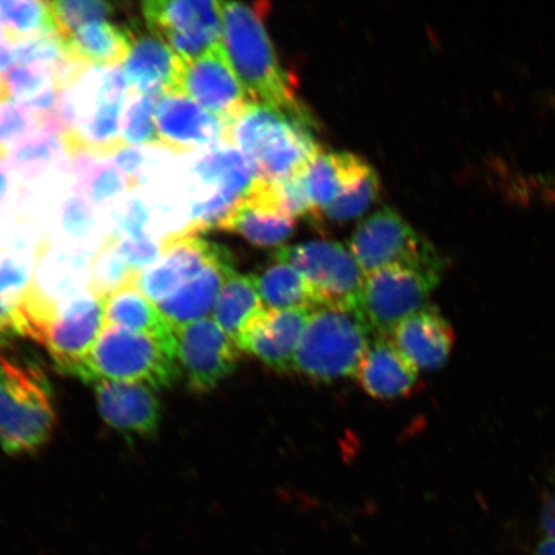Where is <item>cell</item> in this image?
<instances>
[{
	"label": "cell",
	"instance_id": "cell-1",
	"mask_svg": "<svg viewBox=\"0 0 555 555\" xmlns=\"http://www.w3.org/2000/svg\"><path fill=\"white\" fill-rule=\"evenodd\" d=\"M267 10L262 3L221 2V44L249 100L282 111L311 128V116L298 101L295 82L282 67L269 38L263 23Z\"/></svg>",
	"mask_w": 555,
	"mask_h": 555
},
{
	"label": "cell",
	"instance_id": "cell-2",
	"mask_svg": "<svg viewBox=\"0 0 555 555\" xmlns=\"http://www.w3.org/2000/svg\"><path fill=\"white\" fill-rule=\"evenodd\" d=\"M225 141L247 158L256 178L268 183L297 176L322 152L308 125L259 102L247 104L228 128Z\"/></svg>",
	"mask_w": 555,
	"mask_h": 555
},
{
	"label": "cell",
	"instance_id": "cell-3",
	"mask_svg": "<svg viewBox=\"0 0 555 555\" xmlns=\"http://www.w3.org/2000/svg\"><path fill=\"white\" fill-rule=\"evenodd\" d=\"M371 336L356 310L312 309L296 347L293 371L317 382L353 377L372 343Z\"/></svg>",
	"mask_w": 555,
	"mask_h": 555
},
{
	"label": "cell",
	"instance_id": "cell-4",
	"mask_svg": "<svg viewBox=\"0 0 555 555\" xmlns=\"http://www.w3.org/2000/svg\"><path fill=\"white\" fill-rule=\"evenodd\" d=\"M85 382H135L154 390L180 377L176 352L157 339L106 325L89 356L69 373Z\"/></svg>",
	"mask_w": 555,
	"mask_h": 555
},
{
	"label": "cell",
	"instance_id": "cell-5",
	"mask_svg": "<svg viewBox=\"0 0 555 555\" xmlns=\"http://www.w3.org/2000/svg\"><path fill=\"white\" fill-rule=\"evenodd\" d=\"M57 414L51 386L33 365L5 359L0 385V447L10 455L30 454L50 441Z\"/></svg>",
	"mask_w": 555,
	"mask_h": 555
},
{
	"label": "cell",
	"instance_id": "cell-6",
	"mask_svg": "<svg viewBox=\"0 0 555 555\" xmlns=\"http://www.w3.org/2000/svg\"><path fill=\"white\" fill-rule=\"evenodd\" d=\"M186 234L218 228L246 196L256 180L251 164L229 142L199 152L191 166Z\"/></svg>",
	"mask_w": 555,
	"mask_h": 555
},
{
	"label": "cell",
	"instance_id": "cell-7",
	"mask_svg": "<svg viewBox=\"0 0 555 555\" xmlns=\"http://www.w3.org/2000/svg\"><path fill=\"white\" fill-rule=\"evenodd\" d=\"M364 275L391 267L443 272L446 262L433 243L423 238L393 208L384 207L360 223L349 242Z\"/></svg>",
	"mask_w": 555,
	"mask_h": 555
},
{
	"label": "cell",
	"instance_id": "cell-8",
	"mask_svg": "<svg viewBox=\"0 0 555 555\" xmlns=\"http://www.w3.org/2000/svg\"><path fill=\"white\" fill-rule=\"evenodd\" d=\"M442 272L391 267L365 276L358 312L374 337H390L406 318L428 307Z\"/></svg>",
	"mask_w": 555,
	"mask_h": 555
},
{
	"label": "cell",
	"instance_id": "cell-9",
	"mask_svg": "<svg viewBox=\"0 0 555 555\" xmlns=\"http://www.w3.org/2000/svg\"><path fill=\"white\" fill-rule=\"evenodd\" d=\"M274 261L288 263L309 283L319 307H337L358 311L365 275L343 243L310 241L282 246Z\"/></svg>",
	"mask_w": 555,
	"mask_h": 555
},
{
	"label": "cell",
	"instance_id": "cell-10",
	"mask_svg": "<svg viewBox=\"0 0 555 555\" xmlns=\"http://www.w3.org/2000/svg\"><path fill=\"white\" fill-rule=\"evenodd\" d=\"M145 24L154 37L189 61L223 40L221 2L211 0H149L143 3Z\"/></svg>",
	"mask_w": 555,
	"mask_h": 555
},
{
	"label": "cell",
	"instance_id": "cell-11",
	"mask_svg": "<svg viewBox=\"0 0 555 555\" xmlns=\"http://www.w3.org/2000/svg\"><path fill=\"white\" fill-rule=\"evenodd\" d=\"M240 347L211 317L176 331V359L180 376L193 392L212 391L235 371Z\"/></svg>",
	"mask_w": 555,
	"mask_h": 555
},
{
	"label": "cell",
	"instance_id": "cell-12",
	"mask_svg": "<svg viewBox=\"0 0 555 555\" xmlns=\"http://www.w3.org/2000/svg\"><path fill=\"white\" fill-rule=\"evenodd\" d=\"M178 92L190 96L228 127L253 102L229 62L223 44L199 57L183 61Z\"/></svg>",
	"mask_w": 555,
	"mask_h": 555
},
{
	"label": "cell",
	"instance_id": "cell-13",
	"mask_svg": "<svg viewBox=\"0 0 555 555\" xmlns=\"http://www.w3.org/2000/svg\"><path fill=\"white\" fill-rule=\"evenodd\" d=\"M106 327V300L89 289L59 305L48 330L44 346L59 370L72 373Z\"/></svg>",
	"mask_w": 555,
	"mask_h": 555
},
{
	"label": "cell",
	"instance_id": "cell-14",
	"mask_svg": "<svg viewBox=\"0 0 555 555\" xmlns=\"http://www.w3.org/2000/svg\"><path fill=\"white\" fill-rule=\"evenodd\" d=\"M156 125L158 149L178 155L199 154L224 142L229 128L219 117L178 90L159 95Z\"/></svg>",
	"mask_w": 555,
	"mask_h": 555
},
{
	"label": "cell",
	"instance_id": "cell-15",
	"mask_svg": "<svg viewBox=\"0 0 555 555\" xmlns=\"http://www.w3.org/2000/svg\"><path fill=\"white\" fill-rule=\"evenodd\" d=\"M223 248L198 235L165 242L159 259L139 274L137 287L157 307L203 272Z\"/></svg>",
	"mask_w": 555,
	"mask_h": 555
},
{
	"label": "cell",
	"instance_id": "cell-16",
	"mask_svg": "<svg viewBox=\"0 0 555 555\" xmlns=\"http://www.w3.org/2000/svg\"><path fill=\"white\" fill-rule=\"evenodd\" d=\"M296 220L282 210L275 184L256 178L218 229L238 234L258 247H281L293 235Z\"/></svg>",
	"mask_w": 555,
	"mask_h": 555
},
{
	"label": "cell",
	"instance_id": "cell-17",
	"mask_svg": "<svg viewBox=\"0 0 555 555\" xmlns=\"http://www.w3.org/2000/svg\"><path fill=\"white\" fill-rule=\"evenodd\" d=\"M310 312V309L263 310L243 333L240 350L251 353L275 372L293 371L296 347Z\"/></svg>",
	"mask_w": 555,
	"mask_h": 555
},
{
	"label": "cell",
	"instance_id": "cell-18",
	"mask_svg": "<svg viewBox=\"0 0 555 555\" xmlns=\"http://www.w3.org/2000/svg\"><path fill=\"white\" fill-rule=\"evenodd\" d=\"M94 391L103 421L117 433L138 437L157 433L162 404L154 388L135 382H99Z\"/></svg>",
	"mask_w": 555,
	"mask_h": 555
},
{
	"label": "cell",
	"instance_id": "cell-19",
	"mask_svg": "<svg viewBox=\"0 0 555 555\" xmlns=\"http://www.w3.org/2000/svg\"><path fill=\"white\" fill-rule=\"evenodd\" d=\"M416 370L433 372L448 363L455 333L433 305L402 321L388 337Z\"/></svg>",
	"mask_w": 555,
	"mask_h": 555
},
{
	"label": "cell",
	"instance_id": "cell-20",
	"mask_svg": "<svg viewBox=\"0 0 555 555\" xmlns=\"http://www.w3.org/2000/svg\"><path fill=\"white\" fill-rule=\"evenodd\" d=\"M353 378L373 399L395 400L412 393L418 370L390 338L374 337Z\"/></svg>",
	"mask_w": 555,
	"mask_h": 555
},
{
	"label": "cell",
	"instance_id": "cell-21",
	"mask_svg": "<svg viewBox=\"0 0 555 555\" xmlns=\"http://www.w3.org/2000/svg\"><path fill=\"white\" fill-rule=\"evenodd\" d=\"M234 273L232 256L223 248L203 272L168 300L157 305V308L173 332L183 325L211 317L221 288Z\"/></svg>",
	"mask_w": 555,
	"mask_h": 555
},
{
	"label": "cell",
	"instance_id": "cell-22",
	"mask_svg": "<svg viewBox=\"0 0 555 555\" xmlns=\"http://www.w3.org/2000/svg\"><path fill=\"white\" fill-rule=\"evenodd\" d=\"M183 61L156 37L133 40L122 73L131 94H163L178 90Z\"/></svg>",
	"mask_w": 555,
	"mask_h": 555
},
{
	"label": "cell",
	"instance_id": "cell-23",
	"mask_svg": "<svg viewBox=\"0 0 555 555\" xmlns=\"http://www.w3.org/2000/svg\"><path fill=\"white\" fill-rule=\"evenodd\" d=\"M372 169L362 157L349 152H319L304 170L305 185L315 208L317 220L321 219L325 207Z\"/></svg>",
	"mask_w": 555,
	"mask_h": 555
},
{
	"label": "cell",
	"instance_id": "cell-24",
	"mask_svg": "<svg viewBox=\"0 0 555 555\" xmlns=\"http://www.w3.org/2000/svg\"><path fill=\"white\" fill-rule=\"evenodd\" d=\"M106 325L157 339L176 352V332L156 305L139 291L137 283L107 298Z\"/></svg>",
	"mask_w": 555,
	"mask_h": 555
},
{
	"label": "cell",
	"instance_id": "cell-25",
	"mask_svg": "<svg viewBox=\"0 0 555 555\" xmlns=\"http://www.w3.org/2000/svg\"><path fill=\"white\" fill-rule=\"evenodd\" d=\"M38 253L24 248L0 253V336H23L21 309L33 282Z\"/></svg>",
	"mask_w": 555,
	"mask_h": 555
},
{
	"label": "cell",
	"instance_id": "cell-26",
	"mask_svg": "<svg viewBox=\"0 0 555 555\" xmlns=\"http://www.w3.org/2000/svg\"><path fill=\"white\" fill-rule=\"evenodd\" d=\"M62 40L69 57L87 66L113 68L127 61L134 39L125 27L96 23L81 27Z\"/></svg>",
	"mask_w": 555,
	"mask_h": 555
},
{
	"label": "cell",
	"instance_id": "cell-27",
	"mask_svg": "<svg viewBox=\"0 0 555 555\" xmlns=\"http://www.w3.org/2000/svg\"><path fill=\"white\" fill-rule=\"evenodd\" d=\"M263 310L254 276L235 272L221 288L211 318L238 346L243 333Z\"/></svg>",
	"mask_w": 555,
	"mask_h": 555
},
{
	"label": "cell",
	"instance_id": "cell-28",
	"mask_svg": "<svg viewBox=\"0 0 555 555\" xmlns=\"http://www.w3.org/2000/svg\"><path fill=\"white\" fill-rule=\"evenodd\" d=\"M253 276L266 309L312 310L319 307L307 280L288 263L275 261Z\"/></svg>",
	"mask_w": 555,
	"mask_h": 555
},
{
	"label": "cell",
	"instance_id": "cell-29",
	"mask_svg": "<svg viewBox=\"0 0 555 555\" xmlns=\"http://www.w3.org/2000/svg\"><path fill=\"white\" fill-rule=\"evenodd\" d=\"M74 192L79 193L94 208L114 206L128 189L127 179L114 163L94 162L88 155L75 156Z\"/></svg>",
	"mask_w": 555,
	"mask_h": 555
},
{
	"label": "cell",
	"instance_id": "cell-30",
	"mask_svg": "<svg viewBox=\"0 0 555 555\" xmlns=\"http://www.w3.org/2000/svg\"><path fill=\"white\" fill-rule=\"evenodd\" d=\"M57 247L72 251L94 255L104 238L100 237V221L96 219L94 207L79 193L66 198L59 215Z\"/></svg>",
	"mask_w": 555,
	"mask_h": 555
},
{
	"label": "cell",
	"instance_id": "cell-31",
	"mask_svg": "<svg viewBox=\"0 0 555 555\" xmlns=\"http://www.w3.org/2000/svg\"><path fill=\"white\" fill-rule=\"evenodd\" d=\"M0 26L12 46L57 34L50 2L0 0Z\"/></svg>",
	"mask_w": 555,
	"mask_h": 555
},
{
	"label": "cell",
	"instance_id": "cell-32",
	"mask_svg": "<svg viewBox=\"0 0 555 555\" xmlns=\"http://www.w3.org/2000/svg\"><path fill=\"white\" fill-rule=\"evenodd\" d=\"M139 274L133 272L120 253L119 238L113 233L104 237L102 245L90 260L88 289L107 300L117 291L137 283Z\"/></svg>",
	"mask_w": 555,
	"mask_h": 555
},
{
	"label": "cell",
	"instance_id": "cell-33",
	"mask_svg": "<svg viewBox=\"0 0 555 555\" xmlns=\"http://www.w3.org/2000/svg\"><path fill=\"white\" fill-rule=\"evenodd\" d=\"M494 173L505 196L520 204L543 205L555 210V172H530L496 165Z\"/></svg>",
	"mask_w": 555,
	"mask_h": 555
},
{
	"label": "cell",
	"instance_id": "cell-34",
	"mask_svg": "<svg viewBox=\"0 0 555 555\" xmlns=\"http://www.w3.org/2000/svg\"><path fill=\"white\" fill-rule=\"evenodd\" d=\"M62 150L61 135L37 131L11 149L10 169L26 180L37 178L57 162Z\"/></svg>",
	"mask_w": 555,
	"mask_h": 555
},
{
	"label": "cell",
	"instance_id": "cell-35",
	"mask_svg": "<svg viewBox=\"0 0 555 555\" xmlns=\"http://www.w3.org/2000/svg\"><path fill=\"white\" fill-rule=\"evenodd\" d=\"M162 94H130L122 115V137L127 145L158 147L156 106Z\"/></svg>",
	"mask_w": 555,
	"mask_h": 555
},
{
	"label": "cell",
	"instance_id": "cell-36",
	"mask_svg": "<svg viewBox=\"0 0 555 555\" xmlns=\"http://www.w3.org/2000/svg\"><path fill=\"white\" fill-rule=\"evenodd\" d=\"M13 102L30 108L43 96L59 89L53 69L39 65H16L3 75Z\"/></svg>",
	"mask_w": 555,
	"mask_h": 555
},
{
	"label": "cell",
	"instance_id": "cell-37",
	"mask_svg": "<svg viewBox=\"0 0 555 555\" xmlns=\"http://www.w3.org/2000/svg\"><path fill=\"white\" fill-rule=\"evenodd\" d=\"M50 7L62 39L87 25L103 23L116 13L115 4L100 0H59L50 2Z\"/></svg>",
	"mask_w": 555,
	"mask_h": 555
},
{
	"label": "cell",
	"instance_id": "cell-38",
	"mask_svg": "<svg viewBox=\"0 0 555 555\" xmlns=\"http://www.w3.org/2000/svg\"><path fill=\"white\" fill-rule=\"evenodd\" d=\"M380 189L379 177L372 169L351 189L345 191L341 196L325 207L321 218H327L335 223H346L363 215L377 199Z\"/></svg>",
	"mask_w": 555,
	"mask_h": 555
},
{
	"label": "cell",
	"instance_id": "cell-39",
	"mask_svg": "<svg viewBox=\"0 0 555 555\" xmlns=\"http://www.w3.org/2000/svg\"><path fill=\"white\" fill-rule=\"evenodd\" d=\"M37 131V117L29 108L13 101L0 104V159H4L12 147Z\"/></svg>",
	"mask_w": 555,
	"mask_h": 555
},
{
	"label": "cell",
	"instance_id": "cell-40",
	"mask_svg": "<svg viewBox=\"0 0 555 555\" xmlns=\"http://www.w3.org/2000/svg\"><path fill=\"white\" fill-rule=\"evenodd\" d=\"M67 59L64 40L59 34L46 35L13 46V60L17 65H39L53 69Z\"/></svg>",
	"mask_w": 555,
	"mask_h": 555
},
{
	"label": "cell",
	"instance_id": "cell-41",
	"mask_svg": "<svg viewBox=\"0 0 555 555\" xmlns=\"http://www.w3.org/2000/svg\"><path fill=\"white\" fill-rule=\"evenodd\" d=\"M151 219L149 207L143 201L133 198L125 201L124 205L115 206L113 211V234L120 240H141L147 237V228Z\"/></svg>",
	"mask_w": 555,
	"mask_h": 555
},
{
	"label": "cell",
	"instance_id": "cell-42",
	"mask_svg": "<svg viewBox=\"0 0 555 555\" xmlns=\"http://www.w3.org/2000/svg\"><path fill=\"white\" fill-rule=\"evenodd\" d=\"M119 248L124 259L137 274H141L145 269L154 266L163 254L162 242L150 237V235L141 240L119 238Z\"/></svg>",
	"mask_w": 555,
	"mask_h": 555
},
{
	"label": "cell",
	"instance_id": "cell-43",
	"mask_svg": "<svg viewBox=\"0 0 555 555\" xmlns=\"http://www.w3.org/2000/svg\"><path fill=\"white\" fill-rule=\"evenodd\" d=\"M114 164L127 179L128 189L134 190L144 183L151 169V162L144 151L137 147H125L117 152Z\"/></svg>",
	"mask_w": 555,
	"mask_h": 555
},
{
	"label": "cell",
	"instance_id": "cell-44",
	"mask_svg": "<svg viewBox=\"0 0 555 555\" xmlns=\"http://www.w3.org/2000/svg\"><path fill=\"white\" fill-rule=\"evenodd\" d=\"M539 524L545 538L555 539V491L541 504Z\"/></svg>",
	"mask_w": 555,
	"mask_h": 555
},
{
	"label": "cell",
	"instance_id": "cell-45",
	"mask_svg": "<svg viewBox=\"0 0 555 555\" xmlns=\"http://www.w3.org/2000/svg\"><path fill=\"white\" fill-rule=\"evenodd\" d=\"M10 166L0 159V212H2L11 192Z\"/></svg>",
	"mask_w": 555,
	"mask_h": 555
},
{
	"label": "cell",
	"instance_id": "cell-46",
	"mask_svg": "<svg viewBox=\"0 0 555 555\" xmlns=\"http://www.w3.org/2000/svg\"><path fill=\"white\" fill-rule=\"evenodd\" d=\"M532 555H555V539L544 538L541 540Z\"/></svg>",
	"mask_w": 555,
	"mask_h": 555
},
{
	"label": "cell",
	"instance_id": "cell-47",
	"mask_svg": "<svg viewBox=\"0 0 555 555\" xmlns=\"http://www.w3.org/2000/svg\"><path fill=\"white\" fill-rule=\"evenodd\" d=\"M10 92L9 88L5 86V81L3 79V76H0V104L4 103L5 101H10Z\"/></svg>",
	"mask_w": 555,
	"mask_h": 555
},
{
	"label": "cell",
	"instance_id": "cell-48",
	"mask_svg": "<svg viewBox=\"0 0 555 555\" xmlns=\"http://www.w3.org/2000/svg\"><path fill=\"white\" fill-rule=\"evenodd\" d=\"M5 378V358L0 357V385L3 384Z\"/></svg>",
	"mask_w": 555,
	"mask_h": 555
},
{
	"label": "cell",
	"instance_id": "cell-49",
	"mask_svg": "<svg viewBox=\"0 0 555 555\" xmlns=\"http://www.w3.org/2000/svg\"><path fill=\"white\" fill-rule=\"evenodd\" d=\"M5 37H4V33H3V29H2V26H0V40H3Z\"/></svg>",
	"mask_w": 555,
	"mask_h": 555
}]
</instances>
